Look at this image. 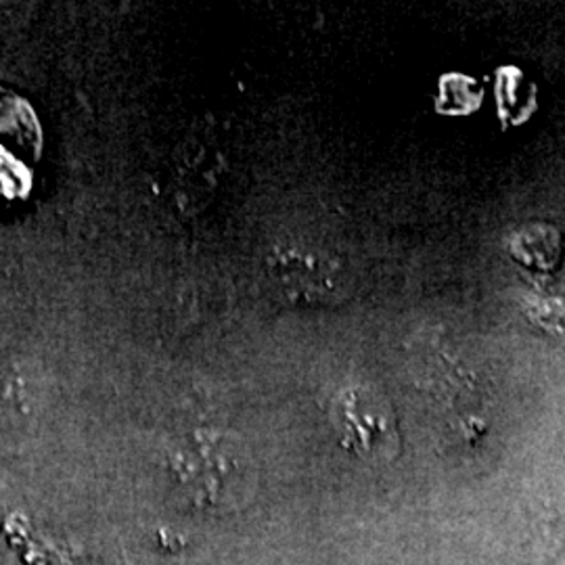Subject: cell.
Returning <instances> with one entry per match:
<instances>
[{
  "label": "cell",
  "instance_id": "obj_1",
  "mask_svg": "<svg viewBox=\"0 0 565 565\" xmlns=\"http://www.w3.org/2000/svg\"><path fill=\"white\" fill-rule=\"evenodd\" d=\"M333 419L345 448L366 459L390 461L401 452L398 419L384 394L369 385L343 390L333 404Z\"/></svg>",
  "mask_w": 565,
  "mask_h": 565
},
{
  "label": "cell",
  "instance_id": "obj_2",
  "mask_svg": "<svg viewBox=\"0 0 565 565\" xmlns=\"http://www.w3.org/2000/svg\"><path fill=\"white\" fill-rule=\"evenodd\" d=\"M270 273L291 302H333L343 291V268L321 249L306 245L279 247L270 256Z\"/></svg>",
  "mask_w": 565,
  "mask_h": 565
},
{
  "label": "cell",
  "instance_id": "obj_3",
  "mask_svg": "<svg viewBox=\"0 0 565 565\" xmlns=\"http://www.w3.org/2000/svg\"><path fill=\"white\" fill-rule=\"evenodd\" d=\"M32 382L20 366L0 369V417H21L32 404Z\"/></svg>",
  "mask_w": 565,
  "mask_h": 565
}]
</instances>
